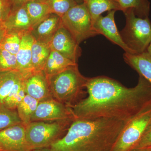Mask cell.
<instances>
[{
	"instance_id": "cell-1",
	"label": "cell",
	"mask_w": 151,
	"mask_h": 151,
	"mask_svg": "<svg viewBox=\"0 0 151 151\" xmlns=\"http://www.w3.org/2000/svg\"><path fill=\"white\" fill-rule=\"evenodd\" d=\"M86 89L88 97L69 107L74 119H105L127 123L151 103V84L141 75L132 88L98 76L88 78Z\"/></svg>"
},
{
	"instance_id": "cell-2",
	"label": "cell",
	"mask_w": 151,
	"mask_h": 151,
	"mask_svg": "<svg viewBox=\"0 0 151 151\" xmlns=\"http://www.w3.org/2000/svg\"><path fill=\"white\" fill-rule=\"evenodd\" d=\"M127 122L75 119L66 134L51 144L52 151H112Z\"/></svg>"
},
{
	"instance_id": "cell-3",
	"label": "cell",
	"mask_w": 151,
	"mask_h": 151,
	"mask_svg": "<svg viewBox=\"0 0 151 151\" xmlns=\"http://www.w3.org/2000/svg\"><path fill=\"white\" fill-rule=\"evenodd\" d=\"M47 77L53 98L68 107L73 106L80 101L89 78L80 73L78 65Z\"/></svg>"
},
{
	"instance_id": "cell-4",
	"label": "cell",
	"mask_w": 151,
	"mask_h": 151,
	"mask_svg": "<svg viewBox=\"0 0 151 151\" xmlns=\"http://www.w3.org/2000/svg\"><path fill=\"white\" fill-rule=\"evenodd\" d=\"M126 24L121 34L122 39L133 54L147 51L151 42V23L148 17H137L134 11L128 10L124 13Z\"/></svg>"
},
{
	"instance_id": "cell-5",
	"label": "cell",
	"mask_w": 151,
	"mask_h": 151,
	"mask_svg": "<svg viewBox=\"0 0 151 151\" xmlns=\"http://www.w3.org/2000/svg\"><path fill=\"white\" fill-rule=\"evenodd\" d=\"M72 122L65 121L31 122L25 128L26 139L29 148L32 151L49 147L68 130Z\"/></svg>"
},
{
	"instance_id": "cell-6",
	"label": "cell",
	"mask_w": 151,
	"mask_h": 151,
	"mask_svg": "<svg viewBox=\"0 0 151 151\" xmlns=\"http://www.w3.org/2000/svg\"><path fill=\"white\" fill-rule=\"evenodd\" d=\"M151 125V103L126 123L112 151H131Z\"/></svg>"
},
{
	"instance_id": "cell-7",
	"label": "cell",
	"mask_w": 151,
	"mask_h": 151,
	"mask_svg": "<svg viewBox=\"0 0 151 151\" xmlns=\"http://www.w3.org/2000/svg\"><path fill=\"white\" fill-rule=\"evenodd\" d=\"M63 27L70 33L78 44L98 35L85 3L77 4L61 18Z\"/></svg>"
},
{
	"instance_id": "cell-8",
	"label": "cell",
	"mask_w": 151,
	"mask_h": 151,
	"mask_svg": "<svg viewBox=\"0 0 151 151\" xmlns=\"http://www.w3.org/2000/svg\"><path fill=\"white\" fill-rule=\"evenodd\" d=\"M74 117L70 107L54 98L39 102L31 122L65 121L72 122Z\"/></svg>"
},
{
	"instance_id": "cell-9",
	"label": "cell",
	"mask_w": 151,
	"mask_h": 151,
	"mask_svg": "<svg viewBox=\"0 0 151 151\" xmlns=\"http://www.w3.org/2000/svg\"><path fill=\"white\" fill-rule=\"evenodd\" d=\"M50 46L51 50L58 52L75 63H77L78 58L81 55L79 44L62 25L54 35Z\"/></svg>"
},
{
	"instance_id": "cell-10",
	"label": "cell",
	"mask_w": 151,
	"mask_h": 151,
	"mask_svg": "<svg viewBox=\"0 0 151 151\" xmlns=\"http://www.w3.org/2000/svg\"><path fill=\"white\" fill-rule=\"evenodd\" d=\"M25 128L19 124L0 131V151H31L26 139Z\"/></svg>"
},
{
	"instance_id": "cell-11",
	"label": "cell",
	"mask_w": 151,
	"mask_h": 151,
	"mask_svg": "<svg viewBox=\"0 0 151 151\" xmlns=\"http://www.w3.org/2000/svg\"><path fill=\"white\" fill-rule=\"evenodd\" d=\"M26 94L39 102L52 99L47 77L43 71L33 72L23 76Z\"/></svg>"
},
{
	"instance_id": "cell-12",
	"label": "cell",
	"mask_w": 151,
	"mask_h": 151,
	"mask_svg": "<svg viewBox=\"0 0 151 151\" xmlns=\"http://www.w3.org/2000/svg\"><path fill=\"white\" fill-rule=\"evenodd\" d=\"M116 12L115 10L109 11L106 16L99 17L94 22V29L98 35H104L111 42L123 49L125 52L133 54L132 50L124 43L116 27L115 21Z\"/></svg>"
},
{
	"instance_id": "cell-13",
	"label": "cell",
	"mask_w": 151,
	"mask_h": 151,
	"mask_svg": "<svg viewBox=\"0 0 151 151\" xmlns=\"http://www.w3.org/2000/svg\"><path fill=\"white\" fill-rule=\"evenodd\" d=\"M61 25V18L52 13L36 25L30 33L35 40L50 45L54 35Z\"/></svg>"
},
{
	"instance_id": "cell-14",
	"label": "cell",
	"mask_w": 151,
	"mask_h": 151,
	"mask_svg": "<svg viewBox=\"0 0 151 151\" xmlns=\"http://www.w3.org/2000/svg\"><path fill=\"white\" fill-rule=\"evenodd\" d=\"M3 25L7 32H15L24 34L32 29L31 22L25 6L12 10Z\"/></svg>"
},
{
	"instance_id": "cell-15",
	"label": "cell",
	"mask_w": 151,
	"mask_h": 151,
	"mask_svg": "<svg viewBox=\"0 0 151 151\" xmlns=\"http://www.w3.org/2000/svg\"><path fill=\"white\" fill-rule=\"evenodd\" d=\"M35 39L30 32L22 35L20 46L16 55L17 70L23 76L33 72L32 64V47Z\"/></svg>"
},
{
	"instance_id": "cell-16",
	"label": "cell",
	"mask_w": 151,
	"mask_h": 151,
	"mask_svg": "<svg viewBox=\"0 0 151 151\" xmlns=\"http://www.w3.org/2000/svg\"><path fill=\"white\" fill-rule=\"evenodd\" d=\"M124 60L151 84V57L147 51L140 54L125 52Z\"/></svg>"
},
{
	"instance_id": "cell-17",
	"label": "cell",
	"mask_w": 151,
	"mask_h": 151,
	"mask_svg": "<svg viewBox=\"0 0 151 151\" xmlns=\"http://www.w3.org/2000/svg\"><path fill=\"white\" fill-rule=\"evenodd\" d=\"M76 65L77 63L68 59L58 52L51 50L43 71L46 76H50Z\"/></svg>"
},
{
	"instance_id": "cell-18",
	"label": "cell",
	"mask_w": 151,
	"mask_h": 151,
	"mask_svg": "<svg viewBox=\"0 0 151 151\" xmlns=\"http://www.w3.org/2000/svg\"><path fill=\"white\" fill-rule=\"evenodd\" d=\"M51 50L49 44L34 40L32 47V64L33 72L43 71Z\"/></svg>"
},
{
	"instance_id": "cell-19",
	"label": "cell",
	"mask_w": 151,
	"mask_h": 151,
	"mask_svg": "<svg viewBox=\"0 0 151 151\" xmlns=\"http://www.w3.org/2000/svg\"><path fill=\"white\" fill-rule=\"evenodd\" d=\"M92 18L93 25L97 19L104 12L120 10L117 0H84Z\"/></svg>"
},
{
	"instance_id": "cell-20",
	"label": "cell",
	"mask_w": 151,
	"mask_h": 151,
	"mask_svg": "<svg viewBox=\"0 0 151 151\" xmlns=\"http://www.w3.org/2000/svg\"><path fill=\"white\" fill-rule=\"evenodd\" d=\"M23 78L17 70H0V103L3 104L6 97L17 82Z\"/></svg>"
},
{
	"instance_id": "cell-21",
	"label": "cell",
	"mask_w": 151,
	"mask_h": 151,
	"mask_svg": "<svg viewBox=\"0 0 151 151\" xmlns=\"http://www.w3.org/2000/svg\"><path fill=\"white\" fill-rule=\"evenodd\" d=\"M31 22L32 29L39 23L52 14L46 3L41 1H32L25 4Z\"/></svg>"
},
{
	"instance_id": "cell-22",
	"label": "cell",
	"mask_w": 151,
	"mask_h": 151,
	"mask_svg": "<svg viewBox=\"0 0 151 151\" xmlns=\"http://www.w3.org/2000/svg\"><path fill=\"white\" fill-rule=\"evenodd\" d=\"M39 102L28 94L17 108V111L23 124L26 126L31 122L32 117L35 112Z\"/></svg>"
},
{
	"instance_id": "cell-23",
	"label": "cell",
	"mask_w": 151,
	"mask_h": 151,
	"mask_svg": "<svg viewBox=\"0 0 151 151\" xmlns=\"http://www.w3.org/2000/svg\"><path fill=\"white\" fill-rule=\"evenodd\" d=\"M121 11L124 13L128 10L134 11L137 17L142 18L148 17L150 4L148 0H117Z\"/></svg>"
},
{
	"instance_id": "cell-24",
	"label": "cell",
	"mask_w": 151,
	"mask_h": 151,
	"mask_svg": "<svg viewBox=\"0 0 151 151\" xmlns=\"http://www.w3.org/2000/svg\"><path fill=\"white\" fill-rule=\"evenodd\" d=\"M26 94L23 78L14 85L6 97L3 105L8 109L16 110L17 107L24 99Z\"/></svg>"
},
{
	"instance_id": "cell-25",
	"label": "cell",
	"mask_w": 151,
	"mask_h": 151,
	"mask_svg": "<svg viewBox=\"0 0 151 151\" xmlns=\"http://www.w3.org/2000/svg\"><path fill=\"white\" fill-rule=\"evenodd\" d=\"M23 34L15 32L6 31L0 44V47L16 55L20 46L22 35Z\"/></svg>"
},
{
	"instance_id": "cell-26",
	"label": "cell",
	"mask_w": 151,
	"mask_h": 151,
	"mask_svg": "<svg viewBox=\"0 0 151 151\" xmlns=\"http://www.w3.org/2000/svg\"><path fill=\"white\" fill-rule=\"evenodd\" d=\"M23 124L17 110L8 109L3 104L0 105V131L11 126Z\"/></svg>"
},
{
	"instance_id": "cell-27",
	"label": "cell",
	"mask_w": 151,
	"mask_h": 151,
	"mask_svg": "<svg viewBox=\"0 0 151 151\" xmlns=\"http://www.w3.org/2000/svg\"><path fill=\"white\" fill-rule=\"evenodd\" d=\"M51 11L62 18L70 9L77 5L75 0H44Z\"/></svg>"
},
{
	"instance_id": "cell-28",
	"label": "cell",
	"mask_w": 151,
	"mask_h": 151,
	"mask_svg": "<svg viewBox=\"0 0 151 151\" xmlns=\"http://www.w3.org/2000/svg\"><path fill=\"white\" fill-rule=\"evenodd\" d=\"M0 70H17L16 55L0 47Z\"/></svg>"
},
{
	"instance_id": "cell-29",
	"label": "cell",
	"mask_w": 151,
	"mask_h": 151,
	"mask_svg": "<svg viewBox=\"0 0 151 151\" xmlns=\"http://www.w3.org/2000/svg\"><path fill=\"white\" fill-rule=\"evenodd\" d=\"M11 11V6L8 1L0 0V24L5 21Z\"/></svg>"
},
{
	"instance_id": "cell-30",
	"label": "cell",
	"mask_w": 151,
	"mask_h": 151,
	"mask_svg": "<svg viewBox=\"0 0 151 151\" xmlns=\"http://www.w3.org/2000/svg\"><path fill=\"white\" fill-rule=\"evenodd\" d=\"M151 147V125L134 149L147 148Z\"/></svg>"
},
{
	"instance_id": "cell-31",
	"label": "cell",
	"mask_w": 151,
	"mask_h": 151,
	"mask_svg": "<svg viewBox=\"0 0 151 151\" xmlns=\"http://www.w3.org/2000/svg\"><path fill=\"white\" fill-rule=\"evenodd\" d=\"M11 6V10L24 5L27 3L32 1H41L44 0H8Z\"/></svg>"
},
{
	"instance_id": "cell-32",
	"label": "cell",
	"mask_w": 151,
	"mask_h": 151,
	"mask_svg": "<svg viewBox=\"0 0 151 151\" xmlns=\"http://www.w3.org/2000/svg\"><path fill=\"white\" fill-rule=\"evenodd\" d=\"M6 31L3 24H0V44L3 38L6 34Z\"/></svg>"
},
{
	"instance_id": "cell-33",
	"label": "cell",
	"mask_w": 151,
	"mask_h": 151,
	"mask_svg": "<svg viewBox=\"0 0 151 151\" xmlns=\"http://www.w3.org/2000/svg\"><path fill=\"white\" fill-rule=\"evenodd\" d=\"M31 151H52L51 150L50 148L49 147H45L42 148L37 149L35 150H32Z\"/></svg>"
},
{
	"instance_id": "cell-34",
	"label": "cell",
	"mask_w": 151,
	"mask_h": 151,
	"mask_svg": "<svg viewBox=\"0 0 151 151\" xmlns=\"http://www.w3.org/2000/svg\"><path fill=\"white\" fill-rule=\"evenodd\" d=\"M131 151H151V150L147 148H142L134 149L132 150Z\"/></svg>"
},
{
	"instance_id": "cell-35",
	"label": "cell",
	"mask_w": 151,
	"mask_h": 151,
	"mask_svg": "<svg viewBox=\"0 0 151 151\" xmlns=\"http://www.w3.org/2000/svg\"><path fill=\"white\" fill-rule=\"evenodd\" d=\"M147 52L151 57V42L147 48Z\"/></svg>"
},
{
	"instance_id": "cell-36",
	"label": "cell",
	"mask_w": 151,
	"mask_h": 151,
	"mask_svg": "<svg viewBox=\"0 0 151 151\" xmlns=\"http://www.w3.org/2000/svg\"><path fill=\"white\" fill-rule=\"evenodd\" d=\"M75 1L78 4H82V3H84V0H75Z\"/></svg>"
},
{
	"instance_id": "cell-37",
	"label": "cell",
	"mask_w": 151,
	"mask_h": 151,
	"mask_svg": "<svg viewBox=\"0 0 151 151\" xmlns=\"http://www.w3.org/2000/svg\"><path fill=\"white\" fill-rule=\"evenodd\" d=\"M147 149H148V150H151V147H150L147 148Z\"/></svg>"
},
{
	"instance_id": "cell-38",
	"label": "cell",
	"mask_w": 151,
	"mask_h": 151,
	"mask_svg": "<svg viewBox=\"0 0 151 151\" xmlns=\"http://www.w3.org/2000/svg\"><path fill=\"white\" fill-rule=\"evenodd\" d=\"M2 104H1V103H0V105H1Z\"/></svg>"
},
{
	"instance_id": "cell-39",
	"label": "cell",
	"mask_w": 151,
	"mask_h": 151,
	"mask_svg": "<svg viewBox=\"0 0 151 151\" xmlns=\"http://www.w3.org/2000/svg\"></svg>"
}]
</instances>
